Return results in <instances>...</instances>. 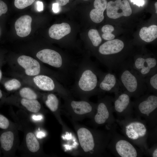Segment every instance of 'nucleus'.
<instances>
[{
  "label": "nucleus",
  "mask_w": 157,
  "mask_h": 157,
  "mask_svg": "<svg viewBox=\"0 0 157 157\" xmlns=\"http://www.w3.org/2000/svg\"><path fill=\"white\" fill-rule=\"evenodd\" d=\"M76 133L81 151L88 156H97L102 153L109 140L103 133L83 126L77 128Z\"/></svg>",
  "instance_id": "f257e3e1"
},
{
  "label": "nucleus",
  "mask_w": 157,
  "mask_h": 157,
  "mask_svg": "<svg viewBox=\"0 0 157 157\" xmlns=\"http://www.w3.org/2000/svg\"><path fill=\"white\" fill-rule=\"evenodd\" d=\"M116 71L118 72V78L122 90L127 92L131 97L137 99L147 91L144 78L133 69L131 61L122 65Z\"/></svg>",
  "instance_id": "f03ea898"
},
{
  "label": "nucleus",
  "mask_w": 157,
  "mask_h": 157,
  "mask_svg": "<svg viewBox=\"0 0 157 157\" xmlns=\"http://www.w3.org/2000/svg\"><path fill=\"white\" fill-rule=\"evenodd\" d=\"M122 125L123 132L126 136L139 147L146 148L148 131L144 122L140 120L128 118Z\"/></svg>",
  "instance_id": "7ed1b4c3"
},
{
  "label": "nucleus",
  "mask_w": 157,
  "mask_h": 157,
  "mask_svg": "<svg viewBox=\"0 0 157 157\" xmlns=\"http://www.w3.org/2000/svg\"><path fill=\"white\" fill-rule=\"evenodd\" d=\"M133 102L134 108L141 117L149 119L156 114L157 108V94H147L136 99Z\"/></svg>",
  "instance_id": "20e7f679"
},
{
  "label": "nucleus",
  "mask_w": 157,
  "mask_h": 157,
  "mask_svg": "<svg viewBox=\"0 0 157 157\" xmlns=\"http://www.w3.org/2000/svg\"><path fill=\"white\" fill-rule=\"evenodd\" d=\"M113 98L107 96L100 100L96 107V111L94 115L93 121L98 125L111 122L113 117L112 112Z\"/></svg>",
  "instance_id": "39448f33"
},
{
  "label": "nucleus",
  "mask_w": 157,
  "mask_h": 157,
  "mask_svg": "<svg viewBox=\"0 0 157 157\" xmlns=\"http://www.w3.org/2000/svg\"><path fill=\"white\" fill-rule=\"evenodd\" d=\"M131 64L133 69L143 78L157 72V60L154 57H135Z\"/></svg>",
  "instance_id": "423d86ee"
},
{
  "label": "nucleus",
  "mask_w": 157,
  "mask_h": 157,
  "mask_svg": "<svg viewBox=\"0 0 157 157\" xmlns=\"http://www.w3.org/2000/svg\"><path fill=\"white\" fill-rule=\"evenodd\" d=\"M124 43L122 40L115 39L108 40L101 45L99 48V52L101 55L106 56L104 58L115 61L122 57L120 55L125 48Z\"/></svg>",
  "instance_id": "0eeeda50"
},
{
  "label": "nucleus",
  "mask_w": 157,
  "mask_h": 157,
  "mask_svg": "<svg viewBox=\"0 0 157 157\" xmlns=\"http://www.w3.org/2000/svg\"><path fill=\"white\" fill-rule=\"evenodd\" d=\"M68 113L75 120L81 119L88 116H93L97 106L86 101H72Z\"/></svg>",
  "instance_id": "6e6552de"
},
{
  "label": "nucleus",
  "mask_w": 157,
  "mask_h": 157,
  "mask_svg": "<svg viewBox=\"0 0 157 157\" xmlns=\"http://www.w3.org/2000/svg\"><path fill=\"white\" fill-rule=\"evenodd\" d=\"M115 96L113 100L114 111L121 116L127 115L132 111L133 108V102L131 96L125 91L121 90L115 93Z\"/></svg>",
  "instance_id": "1a4fd4ad"
},
{
  "label": "nucleus",
  "mask_w": 157,
  "mask_h": 157,
  "mask_svg": "<svg viewBox=\"0 0 157 157\" xmlns=\"http://www.w3.org/2000/svg\"><path fill=\"white\" fill-rule=\"evenodd\" d=\"M106 14L109 18L117 19L122 16L128 17L131 15L132 10L127 0H116L107 3Z\"/></svg>",
  "instance_id": "9d476101"
},
{
  "label": "nucleus",
  "mask_w": 157,
  "mask_h": 157,
  "mask_svg": "<svg viewBox=\"0 0 157 157\" xmlns=\"http://www.w3.org/2000/svg\"><path fill=\"white\" fill-rule=\"evenodd\" d=\"M15 129L5 130L0 135V144L6 156L11 155L15 151L17 145V134Z\"/></svg>",
  "instance_id": "9b49d317"
},
{
  "label": "nucleus",
  "mask_w": 157,
  "mask_h": 157,
  "mask_svg": "<svg viewBox=\"0 0 157 157\" xmlns=\"http://www.w3.org/2000/svg\"><path fill=\"white\" fill-rule=\"evenodd\" d=\"M103 76L99 85L101 91L115 93L122 90L120 83L115 74L109 71Z\"/></svg>",
  "instance_id": "f8f14e48"
},
{
  "label": "nucleus",
  "mask_w": 157,
  "mask_h": 157,
  "mask_svg": "<svg viewBox=\"0 0 157 157\" xmlns=\"http://www.w3.org/2000/svg\"><path fill=\"white\" fill-rule=\"evenodd\" d=\"M114 148L116 154L121 157H136L138 151L128 140L122 139H115Z\"/></svg>",
  "instance_id": "ddd939ff"
},
{
  "label": "nucleus",
  "mask_w": 157,
  "mask_h": 157,
  "mask_svg": "<svg viewBox=\"0 0 157 157\" xmlns=\"http://www.w3.org/2000/svg\"><path fill=\"white\" fill-rule=\"evenodd\" d=\"M37 57L43 62L56 67H60L62 64V59L60 54L56 51L44 49L38 52Z\"/></svg>",
  "instance_id": "4468645a"
},
{
  "label": "nucleus",
  "mask_w": 157,
  "mask_h": 157,
  "mask_svg": "<svg viewBox=\"0 0 157 157\" xmlns=\"http://www.w3.org/2000/svg\"><path fill=\"white\" fill-rule=\"evenodd\" d=\"M98 83L97 76L95 73L90 69H87L82 74L78 84L83 91L90 92L96 89Z\"/></svg>",
  "instance_id": "2eb2a0df"
},
{
  "label": "nucleus",
  "mask_w": 157,
  "mask_h": 157,
  "mask_svg": "<svg viewBox=\"0 0 157 157\" xmlns=\"http://www.w3.org/2000/svg\"><path fill=\"white\" fill-rule=\"evenodd\" d=\"M19 64L25 70L26 75L30 76H34L39 74L40 67L39 63L32 58L22 55L17 59Z\"/></svg>",
  "instance_id": "dca6fc26"
},
{
  "label": "nucleus",
  "mask_w": 157,
  "mask_h": 157,
  "mask_svg": "<svg viewBox=\"0 0 157 157\" xmlns=\"http://www.w3.org/2000/svg\"><path fill=\"white\" fill-rule=\"evenodd\" d=\"M32 21V17L29 15H24L19 18L15 24L17 34L21 37L28 35L31 30Z\"/></svg>",
  "instance_id": "f3484780"
},
{
  "label": "nucleus",
  "mask_w": 157,
  "mask_h": 157,
  "mask_svg": "<svg viewBox=\"0 0 157 157\" xmlns=\"http://www.w3.org/2000/svg\"><path fill=\"white\" fill-rule=\"evenodd\" d=\"M107 2L106 0H95L94 3V9L92 10L90 16L94 22L99 23L104 18V12L106 9Z\"/></svg>",
  "instance_id": "a211bd4d"
},
{
  "label": "nucleus",
  "mask_w": 157,
  "mask_h": 157,
  "mask_svg": "<svg viewBox=\"0 0 157 157\" xmlns=\"http://www.w3.org/2000/svg\"><path fill=\"white\" fill-rule=\"evenodd\" d=\"M71 28L68 23L63 22L52 25L49 30V34L52 38L59 40L69 34Z\"/></svg>",
  "instance_id": "6ab92c4d"
},
{
  "label": "nucleus",
  "mask_w": 157,
  "mask_h": 157,
  "mask_svg": "<svg viewBox=\"0 0 157 157\" xmlns=\"http://www.w3.org/2000/svg\"><path fill=\"white\" fill-rule=\"evenodd\" d=\"M25 144L29 153L36 154L41 151L40 143L35 134L31 131H27L25 135Z\"/></svg>",
  "instance_id": "aec40b11"
},
{
  "label": "nucleus",
  "mask_w": 157,
  "mask_h": 157,
  "mask_svg": "<svg viewBox=\"0 0 157 157\" xmlns=\"http://www.w3.org/2000/svg\"><path fill=\"white\" fill-rule=\"evenodd\" d=\"M45 104L63 127L64 125L60 117L59 100L56 96L52 93L49 94L45 100Z\"/></svg>",
  "instance_id": "412c9836"
},
{
  "label": "nucleus",
  "mask_w": 157,
  "mask_h": 157,
  "mask_svg": "<svg viewBox=\"0 0 157 157\" xmlns=\"http://www.w3.org/2000/svg\"><path fill=\"white\" fill-rule=\"evenodd\" d=\"M34 83L40 89L45 91H51L55 88V84L52 79L48 76L39 75L33 78Z\"/></svg>",
  "instance_id": "4be33fe9"
},
{
  "label": "nucleus",
  "mask_w": 157,
  "mask_h": 157,
  "mask_svg": "<svg viewBox=\"0 0 157 157\" xmlns=\"http://www.w3.org/2000/svg\"><path fill=\"white\" fill-rule=\"evenodd\" d=\"M139 35L141 39L146 42H152L157 38V26L152 25L148 27H142L140 31Z\"/></svg>",
  "instance_id": "5701e85b"
},
{
  "label": "nucleus",
  "mask_w": 157,
  "mask_h": 157,
  "mask_svg": "<svg viewBox=\"0 0 157 157\" xmlns=\"http://www.w3.org/2000/svg\"><path fill=\"white\" fill-rule=\"evenodd\" d=\"M20 103L25 109L31 113L36 114L41 111V105L37 99L30 100L22 98Z\"/></svg>",
  "instance_id": "b1692460"
},
{
  "label": "nucleus",
  "mask_w": 157,
  "mask_h": 157,
  "mask_svg": "<svg viewBox=\"0 0 157 157\" xmlns=\"http://www.w3.org/2000/svg\"><path fill=\"white\" fill-rule=\"evenodd\" d=\"M144 78L147 88V91L157 94V72Z\"/></svg>",
  "instance_id": "393cba45"
},
{
  "label": "nucleus",
  "mask_w": 157,
  "mask_h": 157,
  "mask_svg": "<svg viewBox=\"0 0 157 157\" xmlns=\"http://www.w3.org/2000/svg\"><path fill=\"white\" fill-rule=\"evenodd\" d=\"M19 94L22 98L27 99H37L38 98V95L36 92L28 87L21 89L19 91Z\"/></svg>",
  "instance_id": "a878e982"
},
{
  "label": "nucleus",
  "mask_w": 157,
  "mask_h": 157,
  "mask_svg": "<svg viewBox=\"0 0 157 157\" xmlns=\"http://www.w3.org/2000/svg\"><path fill=\"white\" fill-rule=\"evenodd\" d=\"M88 35L93 46L97 47L102 42V39L97 30H90L88 32Z\"/></svg>",
  "instance_id": "bb28decb"
},
{
  "label": "nucleus",
  "mask_w": 157,
  "mask_h": 157,
  "mask_svg": "<svg viewBox=\"0 0 157 157\" xmlns=\"http://www.w3.org/2000/svg\"><path fill=\"white\" fill-rule=\"evenodd\" d=\"M114 30V27L112 25L107 24L103 26L101 28V31L103 33L102 37L106 40H110L113 39L115 35L112 33Z\"/></svg>",
  "instance_id": "cd10ccee"
},
{
  "label": "nucleus",
  "mask_w": 157,
  "mask_h": 157,
  "mask_svg": "<svg viewBox=\"0 0 157 157\" xmlns=\"http://www.w3.org/2000/svg\"><path fill=\"white\" fill-rule=\"evenodd\" d=\"M4 85L7 90L11 91L19 88L21 86V83L19 81L14 78L6 82Z\"/></svg>",
  "instance_id": "c85d7f7f"
},
{
  "label": "nucleus",
  "mask_w": 157,
  "mask_h": 157,
  "mask_svg": "<svg viewBox=\"0 0 157 157\" xmlns=\"http://www.w3.org/2000/svg\"><path fill=\"white\" fill-rule=\"evenodd\" d=\"M35 0H15L14 5L17 8L23 9L31 5Z\"/></svg>",
  "instance_id": "c756f323"
},
{
  "label": "nucleus",
  "mask_w": 157,
  "mask_h": 157,
  "mask_svg": "<svg viewBox=\"0 0 157 157\" xmlns=\"http://www.w3.org/2000/svg\"><path fill=\"white\" fill-rule=\"evenodd\" d=\"M11 126L9 120L6 117L0 114V128L6 130L10 128Z\"/></svg>",
  "instance_id": "7c9ffc66"
},
{
  "label": "nucleus",
  "mask_w": 157,
  "mask_h": 157,
  "mask_svg": "<svg viewBox=\"0 0 157 157\" xmlns=\"http://www.w3.org/2000/svg\"><path fill=\"white\" fill-rule=\"evenodd\" d=\"M8 9L6 4L3 1L0 0V16L2 14L6 13Z\"/></svg>",
  "instance_id": "2f4dec72"
},
{
  "label": "nucleus",
  "mask_w": 157,
  "mask_h": 157,
  "mask_svg": "<svg viewBox=\"0 0 157 157\" xmlns=\"http://www.w3.org/2000/svg\"><path fill=\"white\" fill-rule=\"evenodd\" d=\"M133 4H135L139 7L143 6L144 4V0H130Z\"/></svg>",
  "instance_id": "473e14b6"
},
{
  "label": "nucleus",
  "mask_w": 157,
  "mask_h": 157,
  "mask_svg": "<svg viewBox=\"0 0 157 157\" xmlns=\"http://www.w3.org/2000/svg\"><path fill=\"white\" fill-rule=\"evenodd\" d=\"M52 9L55 13H57L60 10V5L57 3H54L52 5Z\"/></svg>",
  "instance_id": "72a5a7b5"
},
{
  "label": "nucleus",
  "mask_w": 157,
  "mask_h": 157,
  "mask_svg": "<svg viewBox=\"0 0 157 157\" xmlns=\"http://www.w3.org/2000/svg\"><path fill=\"white\" fill-rule=\"evenodd\" d=\"M36 3L37 5V10L39 12L43 10V4L42 1H37Z\"/></svg>",
  "instance_id": "f704fd0d"
},
{
  "label": "nucleus",
  "mask_w": 157,
  "mask_h": 157,
  "mask_svg": "<svg viewBox=\"0 0 157 157\" xmlns=\"http://www.w3.org/2000/svg\"><path fill=\"white\" fill-rule=\"evenodd\" d=\"M60 6H64L69 2V0H56Z\"/></svg>",
  "instance_id": "c9c22d12"
},
{
  "label": "nucleus",
  "mask_w": 157,
  "mask_h": 157,
  "mask_svg": "<svg viewBox=\"0 0 157 157\" xmlns=\"http://www.w3.org/2000/svg\"><path fill=\"white\" fill-rule=\"evenodd\" d=\"M152 156L153 157H157V149L155 148L154 150L153 151L152 154Z\"/></svg>",
  "instance_id": "e433bc0d"
},
{
  "label": "nucleus",
  "mask_w": 157,
  "mask_h": 157,
  "mask_svg": "<svg viewBox=\"0 0 157 157\" xmlns=\"http://www.w3.org/2000/svg\"><path fill=\"white\" fill-rule=\"evenodd\" d=\"M155 6L156 9V13H157V2H156L155 3Z\"/></svg>",
  "instance_id": "4c0bfd02"
},
{
  "label": "nucleus",
  "mask_w": 157,
  "mask_h": 157,
  "mask_svg": "<svg viewBox=\"0 0 157 157\" xmlns=\"http://www.w3.org/2000/svg\"><path fill=\"white\" fill-rule=\"evenodd\" d=\"M2 97V93L0 89V99Z\"/></svg>",
  "instance_id": "58836bf2"
},
{
  "label": "nucleus",
  "mask_w": 157,
  "mask_h": 157,
  "mask_svg": "<svg viewBox=\"0 0 157 157\" xmlns=\"http://www.w3.org/2000/svg\"><path fill=\"white\" fill-rule=\"evenodd\" d=\"M2 72L0 70V81L2 77Z\"/></svg>",
  "instance_id": "ea45409f"
},
{
  "label": "nucleus",
  "mask_w": 157,
  "mask_h": 157,
  "mask_svg": "<svg viewBox=\"0 0 157 157\" xmlns=\"http://www.w3.org/2000/svg\"><path fill=\"white\" fill-rule=\"evenodd\" d=\"M0 154H1V152H0Z\"/></svg>",
  "instance_id": "a19ab883"
},
{
  "label": "nucleus",
  "mask_w": 157,
  "mask_h": 157,
  "mask_svg": "<svg viewBox=\"0 0 157 157\" xmlns=\"http://www.w3.org/2000/svg\"></svg>",
  "instance_id": "79ce46f5"
}]
</instances>
